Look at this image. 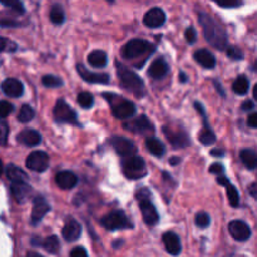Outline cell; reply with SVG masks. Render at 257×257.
Here are the masks:
<instances>
[{
  "instance_id": "obj_1",
  "label": "cell",
  "mask_w": 257,
  "mask_h": 257,
  "mask_svg": "<svg viewBox=\"0 0 257 257\" xmlns=\"http://www.w3.org/2000/svg\"><path fill=\"white\" fill-rule=\"evenodd\" d=\"M198 22L202 25L206 40L212 47H215L218 50H223L228 47L227 33L212 17H210L206 13H200L198 14Z\"/></svg>"
},
{
  "instance_id": "obj_2",
  "label": "cell",
  "mask_w": 257,
  "mask_h": 257,
  "mask_svg": "<svg viewBox=\"0 0 257 257\" xmlns=\"http://www.w3.org/2000/svg\"><path fill=\"white\" fill-rule=\"evenodd\" d=\"M115 67H117V74L123 88L132 93V94H135L137 98H142L145 95V83H143V80L135 72L128 69L125 65L115 62Z\"/></svg>"
},
{
  "instance_id": "obj_3",
  "label": "cell",
  "mask_w": 257,
  "mask_h": 257,
  "mask_svg": "<svg viewBox=\"0 0 257 257\" xmlns=\"http://www.w3.org/2000/svg\"><path fill=\"white\" fill-rule=\"evenodd\" d=\"M103 97L109 103L113 115L118 119H130L135 115L136 105L131 100L112 93H103Z\"/></svg>"
},
{
  "instance_id": "obj_4",
  "label": "cell",
  "mask_w": 257,
  "mask_h": 257,
  "mask_svg": "<svg viewBox=\"0 0 257 257\" xmlns=\"http://www.w3.org/2000/svg\"><path fill=\"white\" fill-rule=\"evenodd\" d=\"M136 197H137L138 205H140V211L142 213L143 221H145L146 225L150 226V227L157 225L158 221H160V215H158L155 205L148 198L151 197L150 191L146 190V188H142L141 191H138Z\"/></svg>"
},
{
  "instance_id": "obj_5",
  "label": "cell",
  "mask_w": 257,
  "mask_h": 257,
  "mask_svg": "<svg viewBox=\"0 0 257 257\" xmlns=\"http://www.w3.org/2000/svg\"><path fill=\"white\" fill-rule=\"evenodd\" d=\"M123 173L128 180H140L147 173L145 160L140 156H128L122 162Z\"/></svg>"
},
{
  "instance_id": "obj_6",
  "label": "cell",
  "mask_w": 257,
  "mask_h": 257,
  "mask_svg": "<svg viewBox=\"0 0 257 257\" xmlns=\"http://www.w3.org/2000/svg\"><path fill=\"white\" fill-rule=\"evenodd\" d=\"M155 49L150 42L143 39H132L122 48L120 55L124 59H135V58L141 57L148 52H152Z\"/></svg>"
},
{
  "instance_id": "obj_7",
  "label": "cell",
  "mask_w": 257,
  "mask_h": 257,
  "mask_svg": "<svg viewBox=\"0 0 257 257\" xmlns=\"http://www.w3.org/2000/svg\"><path fill=\"white\" fill-rule=\"evenodd\" d=\"M100 225L108 231H118V230H128L132 228V223L128 220L125 213L123 211H113L109 215L102 218Z\"/></svg>"
},
{
  "instance_id": "obj_8",
  "label": "cell",
  "mask_w": 257,
  "mask_h": 257,
  "mask_svg": "<svg viewBox=\"0 0 257 257\" xmlns=\"http://www.w3.org/2000/svg\"><path fill=\"white\" fill-rule=\"evenodd\" d=\"M53 118L57 123H70V124L80 125L75 110L72 109L70 105L63 99H59L55 103V107L53 109Z\"/></svg>"
},
{
  "instance_id": "obj_9",
  "label": "cell",
  "mask_w": 257,
  "mask_h": 257,
  "mask_svg": "<svg viewBox=\"0 0 257 257\" xmlns=\"http://www.w3.org/2000/svg\"><path fill=\"white\" fill-rule=\"evenodd\" d=\"M25 165L34 172H44L49 167V157L43 151H34L27 157Z\"/></svg>"
},
{
  "instance_id": "obj_10",
  "label": "cell",
  "mask_w": 257,
  "mask_h": 257,
  "mask_svg": "<svg viewBox=\"0 0 257 257\" xmlns=\"http://www.w3.org/2000/svg\"><path fill=\"white\" fill-rule=\"evenodd\" d=\"M195 108L196 110L201 114V117H202V122H203V130L200 132L198 140H200V142L202 143V145H206V146L212 145V143L216 142V135L213 133L212 128H211L210 123H208L205 108H203V105L198 102L195 103Z\"/></svg>"
},
{
  "instance_id": "obj_11",
  "label": "cell",
  "mask_w": 257,
  "mask_h": 257,
  "mask_svg": "<svg viewBox=\"0 0 257 257\" xmlns=\"http://www.w3.org/2000/svg\"><path fill=\"white\" fill-rule=\"evenodd\" d=\"M50 211V205L47 202L44 197L42 196H38L33 200V210L32 215H30V223L33 226H38L42 220L44 218V216L47 215Z\"/></svg>"
},
{
  "instance_id": "obj_12",
  "label": "cell",
  "mask_w": 257,
  "mask_h": 257,
  "mask_svg": "<svg viewBox=\"0 0 257 257\" xmlns=\"http://www.w3.org/2000/svg\"><path fill=\"white\" fill-rule=\"evenodd\" d=\"M163 132H165L168 142L173 146V148H186L187 146H190V138L183 130L173 131L171 130V127H165Z\"/></svg>"
},
{
  "instance_id": "obj_13",
  "label": "cell",
  "mask_w": 257,
  "mask_h": 257,
  "mask_svg": "<svg viewBox=\"0 0 257 257\" xmlns=\"http://www.w3.org/2000/svg\"><path fill=\"white\" fill-rule=\"evenodd\" d=\"M77 72L83 80L90 84H108L110 80L109 75L105 73H93L88 70L83 64H77Z\"/></svg>"
},
{
  "instance_id": "obj_14",
  "label": "cell",
  "mask_w": 257,
  "mask_h": 257,
  "mask_svg": "<svg viewBox=\"0 0 257 257\" xmlns=\"http://www.w3.org/2000/svg\"><path fill=\"white\" fill-rule=\"evenodd\" d=\"M110 145L113 146L115 152L119 156H122V157H128V156L135 155L136 151H137L132 141L125 137H120V136H114L110 140Z\"/></svg>"
},
{
  "instance_id": "obj_15",
  "label": "cell",
  "mask_w": 257,
  "mask_h": 257,
  "mask_svg": "<svg viewBox=\"0 0 257 257\" xmlns=\"http://www.w3.org/2000/svg\"><path fill=\"white\" fill-rule=\"evenodd\" d=\"M228 231H230L231 236L238 242H245L251 237V228L243 221H231L228 225Z\"/></svg>"
},
{
  "instance_id": "obj_16",
  "label": "cell",
  "mask_w": 257,
  "mask_h": 257,
  "mask_svg": "<svg viewBox=\"0 0 257 257\" xmlns=\"http://www.w3.org/2000/svg\"><path fill=\"white\" fill-rule=\"evenodd\" d=\"M166 14L161 8H152L143 17V24L148 28H160L165 24Z\"/></svg>"
},
{
  "instance_id": "obj_17",
  "label": "cell",
  "mask_w": 257,
  "mask_h": 257,
  "mask_svg": "<svg viewBox=\"0 0 257 257\" xmlns=\"http://www.w3.org/2000/svg\"><path fill=\"white\" fill-rule=\"evenodd\" d=\"M82 235V226L74 218H68L62 230V236L67 242H74Z\"/></svg>"
},
{
  "instance_id": "obj_18",
  "label": "cell",
  "mask_w": 257,
  "mask_h": 257,
  "mask_svg": "<svg viewBox=\"0 0 257 257\" xmlns=\"http://www.w3.org/2000/svg\"><path fill=\"white\" fill-rule=\"evenodd\" d=\"M2 90L7 97L10 98H19L24 93V87L20 80L14 79V78H8L2 83Z\"/></svg>"
},
{
  "instance_id": "obj_19",
  "label": "cell",
  "mask_w": 257,
  "mask_h": 257,
  "mask_svg": "<svg viewBox=\"0 0 257 257\" xmlns=\"http://www.w3.org/2000/svg\"><path fill=\"white\" fill-rule=\"evenodd\" d=\"M123 127L133 133H146L153 131L152 123L147 119L146 115H141V117L136 118V119L131 120V122L124 123Z\"/></svg>"
},
{
  "instance_id": "obj_20",
  "label": "cell",
  "mask_w": 257,
  "mask_h": 257,
  "mask_svg": "<svg viewBox=\"0 0 257 257\" xmlns=\"http://www.w3.org/2000/svg\"><path fill=\"white\" fill-rule=\"evenodd\" d=\"M163 245H165L166 251H167L170 255L172 256H178L182 250V246H181L180 237L176 235L175 232H166L162 236Z\"/></svg>"
},
{
  "instance_id": "obj_21",
  "label": "cell",
  "mask_w": 257,
  "mask_h": 257,
  "mask_svg": "<svg viewBox=\"0 0 257 257\" xmlns=\"http://www.w3.org/2000/svg\"><path fill=\"white\" fill-rule=\"evenodd\" d=\"M55 182L62 190H72L77 186L78 177L70 171H60L55 176Z\"/></svg>"
},
{
  "instance_id": "obj_22",
  "label": "cell",
  "mask_w": 257,
  "mask_h": 257,
  "mask_svg": "<svg viewBox=\"0 0 257 257\" xmlns=\"http://www.w3.org/2000/svg\"><path fill=\"white\" fill-rule=\"evenodd\" d=\"M10 191H12L13 196L17 200V202L24 203L25 201L29 198L30 193H32V188L28 185L27 181H22V182H12L10 186Z\"/></svg>"
},
{
  "instance_id": "obj_23",
  "label": "cell",
  "mask_w": 257,
  "mask_h": 257,
  "mask_svg": "<svg viewBox=\"0 0 257 257\" xmlns=\"http://www.w3.org/2000/svg\"><path fill=\"white\" fill-rule=\"evenodd\" d=\"M217 183L220 185L225 186L226 187V192H227V197H228V202L232 207H238L240 205V195H238V191L236 190L235 186L225 177V176L218 175L217 177Z\"/></svg>"
},
{
  "instance_id": "obj_24",
  "label": "cell",
  "mask_w": 257,
  "mask_h": 257,
  "mask_svg": "<svg viewBox=\"0 0 257 257\" xmlns=\"http://www.w3.org/2000/svg\"><path fill=\"white\" fill-rule=\"evenodd\" d=\"M168 72H170V67H168L167 62L163 58H157L151 64L150 69H148V75L153 79H161V78L166 77Z\"/></svg>"
},
{
  "instance_id": "obj_25",
  "label": "cell",
  "mask_w": 257,
  "mask_h": 257,
  "mask_svg": "<svg viewBox=\"0 0 257 257\" xmlns=\"http://www.w3.org/2000/svg\"><path fill=\"white\" fill-rule=\"evenodd\" d=\"M17 140L22 145L28 146V147H34L42 142V136L34 130H24L18 135Z\"/></svg>"
},
{
  "instance_id": "obj_26",
  "label": "cell",
  "mask_w": 257,
  "mask_h": 257,
  "mask_svg": "<svg viewBox=\"0 0 257 257\" xmlns=\"http://www.w3.org/2000/svg\"><path fill=\"white\" fill-rule=\"evenodd\" d=\"M196 62L200 65H202L206 69H213L216 65V58L213 57L212 53L207 49H198L193 54Z\"/></svg>"
},
{
  "instance_id": "obj_27",
  "label": "cell",
  "mask_w": 257,
  "mask_h": 257,
  "mask_svg": "<svg viewBox=\"0 0 257 257\" xmlns=\"http://www.w3.org/2000/svg\"><path fill=\"white\" fill-rule=\"evenodd\" d=\"M5 175L10 182H22V181L28 180V175L15 165H8L5 168Z\"/></svg>"
},
{
  "instance_id": "obj_28",
  "label": "cell",
  "mask_w": 257,
  "mask_h": 257,
  "mask_svg": "<svg viewBox=\"0 0 257 257\" xmlns=\"http://www.w3.org/2000/svg\"><path fill=\"white\" fill-rule=\"evenodd\" d=\"M88 63L94 68H103L108 64V57L103 50H93L88 55Z\"/></svg>"
},
{
  "instance_id": "obj_29",
  "label": "cell",
  "mask_w": 257,
  "mask_h": 257,
  "mask_svg": "<svg viewBox=\"0 0 257 257\" xmlns=\"http://www.w3.org/2000/svg\"><path fill=\"white\" fill-rule=\"evenodd\" d=\"M40 246H42V247L44 248L48 253H50V255H57L60 250L59 240H58V237L55 235L48 236L47 238L42 240Z\"/></svg>"
},
{
  "instance_id": "obj_30",
  "label": "cell",
  "mask_w": 257,
  "mask_h": 257,
  "mask_svg": "<svg viewBox=\"0 0 257 257\" xmlns=\"http://www.w3.org/2000/svg\"><path fill=\"white\" fill-rule=\"evenodd\" d=\"M146 147H147L148 152L152 153L156 157H161V156L165 155V145L157 138H147L146 140Z\"/></svg>"
},
{
  "instance_id": "obj_31",
  "label": "cell",
  "mask_w": 257,
  "mask_h": 257,
  "mask_svg": "<svg viewBox=\"0 0 257 257\" xmlns=\"http://www.w3.org/2000/svg\"><path fill=\"white\" fill-rule=\"evenodd\" d=\"M240 158L248 170H255V168H257V153L255 151L242 150L240 153Z\"/></svg>"
},
{
  "instance_id": "obj_32",
  "label": "cell",
  "mask_w": 257,
  "mask_h": 257,
  "mask_svg": "<svg viewBox=\"0 0 257 257\" xmlns=\"http://www.w3.org/2000/svg\"><path fill=\"white\" fill-rule=\"evenodd\" d=\"M232 89L236 94L245 95L246 93L248 92V89H250V82H248V79L245 75H240V77L236 78V80L233 82Z\"/></svg>"
},
{
  "instance_id": "obj_33",
  "label": "cell",
  "mask_w": 257,
  "mask_h": 257,
  "mask_svg": "<svg viewBox=\"0 0 257 257\" xmlns=\"http://www.w3.org/2000/svg\"><path fill=\"white\" fill-rule=\"evenodd\" d=\"M49 18H50V22L55 25H60L64 23L65 20V13L63 10L62 5L59 4H54L50 9L49 13Z\"/></svg>"
},
{
  "instance_id": "obj_34",
  "label": "cell",
  "mask_w": 257,
  "mask_h": 257,
  "mask_svg": "<svg viewBox=\"0 0 257 257\" xmlns=\"http://www.w3.org/2000/svg\"><path fill=\"white\" fill-rule=\"evenodd\" d=\"M34 115H35L34 109H33L29 104H24L22 105V108H20L19 114H18V119H19L22 123H28L34 118Z\"/></svg>"
},
{
  "instance_id": "obj_35",
  "label": "cell",
  "mask_w": 257,
  "mask_h": 257,
  "mask_svg": "<svg viewBox=\"0 0 257 257\" xmlns=\"http://www.w3.org/2000/svg\"><path fill=\"white\" fill-rule=\"evenodd\" d=\"M78 103L84 109H89L94 104V97L89 92H82L78 94Z\"/></svg>"
},
{
  "instance_id": "obj_36",
  "label": "cell",
  "mask_w": 257,
  "mask_h": 257,
  "mask_svg": "<svg viewBox=\"0 0 257 257\" xmlns=\"http://www.w3.org/2000/svg\"><path fill=\"white\" fill-rule=\"evenodd\" d=\"M42 83L47 88H59L63 85V80L57 75L47 74L42 78Z\"/></svg>"
},
{
  "instance_id": "obj_37",
  "label": "cell",
  "mask_w": 257,
  "mask_h": 257,
  "mask_svg": "<svg viewBox=\"0 0 257 257\" xmlns=\"http://www.w3.org/2000/svg\"><path fill=\"white\" fill-rule=\"evenodd\" d=\"M0 2H2L3 5L10 8V9L14 10L15 13H18V14H24L25 13V8L24 4L22 3V0H0Z\"/></svg>"
},
{
  "instance_id": "obj_38",
  "label": "cell",
  "mask_w": 257,
  "mask_h": 257,
  "mask_svg": "<svg viewBox=\"0 0 257 257\" xmlns=\"http://www.w3.org/2000/svg\"><path fill=\"white\" fill-rule=\"evenodd\" d=\"M195 223L197 227L200 228H207L211 223V217L208 216V213L206 212H200L196 215Z\"/></svg>"
},
{
  "instance_id": "obj_39",
  "label": "cell",
  "mask_w": 257,
  "mask_h": 257,
  "mask_svg": "<svg viewBox=\"0 0 257 257\" xmlns=\"http://www.w3.org/2000/svg\"><path fill=\"white\" fill-rule=\"evenodd\" d=\"M227 55H228V58H231L232 60H242L243 59V52L240 49V48L235 47V45L227 48Z\"/></svg>"
},
{
  "instance_id": "obj_40",
  "label": "cell",
  "mask_w": 257,
  "mask_h": 257,
  "mask_svg": "<svg viewBox=\"0 0 257 257\" xmlns=\"http://www.w3.org/2000/svg\"><path fill=\"white\" fill-rule=\"evenodd\" d=\"M222 8H237L242 5V0H212Z\"/></svg>"
},
{
  "instance_id": "obj_41",
  "label": "cell",
  "mask_w": 257,
  "mask_h": 257,
  "mask_svg": "<svg viewBox=\"0 0 257 257\" xmlns=\"http://www.w3.org/2000/svg\"><path fill=\"white\" fill-rule=\"evenodd\" d=\"M13 109H14V108H13V105L10 104L9 102L3 100V102L0 103V115H2L3 119H4L5 117H8V115L13 112Z\"/></svg>"
},
{
  "instance_id": "obj_42",
  "label": "cell",
  "mask_w": 257,
  "mask_h": 257,
  "mask_svg": "<svg viewBox=\"0 0 257 257\" xmlns=\"http://www.w3.org/2000/svg\"><path fill=\"white\" fill-rule=\"evenodd\" d=\"M185 37H186V40H187V43L193 44V43L197 40V32H196V29L193 27H188L185 32Z\"/></svg>"
},
{
  "instance_id": "obj_43",
  "label": "cell",
  "mask_w": 257,
  "mask_h": 257,
  "mask_svg": "<svg viewBox=\"0 0 257 257\" xmlns=\"http://www.w3.org/2000/svg\"><path fill=\"white\" fill-rule=\"evenodd\" d=\"M17 49V44L9 42L7 38H2V50L3 52H14Z\"/></svg>"
},
{
  "instance_id": "obj_44",
  "label": "cell",
  "mask_w": 257,
  "mask_h": 257,
  "mask_svg": "<svg viewBox=\"0 0 257 257\" xmlns=\"http://www.w3.org/2000/svg\"><path fill=\"white\" fill-rule=\"evenodd\" d=\"M69 255H70V257H87L88 252L84 247H80V246H78V247H74L72 251H70Z\"/></svg>"
},
{
  "instance_id": "obj_45",
  "label": "cell",
  "mask_w": 257,
  "mask_h": 257,
  "mask_svg": "<svg viewBox=\"0 0 257 257\" xmlns=\"http://www.w3.org/2000/svg\"><path fill=\"white\" fill-rule=\"evenodd\" d=\"M0 131H2V146L7 145V138H8V132H9V128L5 120H3L2 124H0Z\"/></svg>"
},
{
  "instance_id": "obj_46",
  "label": "cell",
  "mask_w": 257,
  "mask_h": 257,
  "mask_svg": "<svg viewBox=\"0 0 257 257\" xmlns=\"http://www.w3.org/2000/svg\"><path fill=\"white\" fill-rule=\"evenodd\" d=\"M223 171H225V168H223V166L221 165V163H213V165L210 166V172L211 173H216V175H221V173H223Z\"/></svg>"
},
{
  "instance_id": "obj_47",
  "label": "cell",
  "mask_w": 257,
  "mask_h": 257,
  "mask_svg": "<svg viewBox=\"0 0 257 257\" xmlns=\"http://www.w3.org/2000/svg\"><path fill=\"white\" fill-rule=\"evenodd\" d=\"M247 123L251 128H257V113H252V114L248 117Z\"/></svg>"
},
{
  "instance_id": "obj_48",
  "label": "cell",
  "mask_w": 257,
  "mask_h": 257,
  "mask_svg": "<svg viewBox=\"0 0 257 257\" xmlns=\"http://www.w3.org/2000/svg\"><path fill=\"white\" fill-rule=\"evenodd\" d=\"M253 107H255V104H253V102H251V100H246V102L242 103L243 110H251L253 109Z\"/></svg>"
},
{
  "instance_id": "obj_49",
  "label": "cell",
  "mask_w": 257,
  "mask_h": 257,
  "mask_svg": "<svg viewBox=\"0 0 257 257\" xmlns=\"http://www.w3.org/2000/svg\"><path fill=\"white\" fill-rule=\"evenodd\" d=\"M248 191H250L251 196L257 200V183H252V185L250 186V188H248Z\"/></svg>"
},
{
  "instance_id": "obj_50",
  "label": "cell",
  "mask_w": 257,
  "mask_h": 257,
  "mask_svg": "<svg viewBox=\"0 0 257 257\" xmlns=\"http://www.w3.org/2000/svg\"><path fill=\"white\" fill-rule=\"evenodd\" d=\"M213 84H215L216 89H217L218 92H220V94H222V97H225V92H223V89H222V85H221L220 83L217 82V80H213Z\"/></svg>"
},
{
  "instance_id": "obj_51",
  "label": "cell",
  "mask_w": 257,
  "mask_h": 257,
  "mask_svg": "<svg viewBox=\"0 0 257 257\" xmlns=\"http://www.w3.org/2000/svg\"><path fill=\"white\" fill-rule=\"evenodd\" d=\"M211 155H212V156H217V157H221V156H223V151L213 150V151H211Z\"/></svg>"
},
{
  "instance_id": "obj_52",
  "label": "cell",
  "mask_w": 257,
  "mask_h": 257,
  "mask_svg": "<svg viewBox=\"0 0 257 257\" xmlns=\"http://www.w3.org/2000/svg\"><path fill=\"white\" fill-rule=\"evenodd\" d=\"M188 80V78H187V75L185 74V73L183 72H181L180 73V82H182V83H186Z\"/></svg>"
},
{
  "instance_id": "obj_53",
  "label": "cell",
  "mask_w": 257,
  "mask_h": 257,
  "mask_svg": "<svg viewBox=\"0 0 257 257\" xmlns=\"http://www.w3.org/2000/svg\"><path fill=\"white\" fill-rule=\"evenodd\" d=\"M181 162V158L180 157H172L170 160V163L171 165H177V163Z\"/></svg>"
},
{
  "instance_id": "obj_54",
  "label": "cell",
  "mask_w": 257,
  "mask_h": 257,
  "mask_svg": "<svg viewBox=\"0 0 257 257\" xmlns=\"http://www.w3.org/2000/svg\"><path fill=\"white\" fill-rule=\"evenodd\" d=\"M253 97H255V99L257 100V84L253 87Z\"/></svg>"
},
{
  "instance_id": "obj_55",
  "label": "cell",
  "mask_w": 257,
  "mask_h": 257,
  "mask_svg": "<svg viewBox=\"0 0 257 257\" xmlns=\"http://www.w3.org/2000/svg\"><path fill=\"white\" fill-rule=\"evenodd\" d=\"M108 2H110V3H112V2H113V0H108Z\"/></svg>"
}]
</instances>
